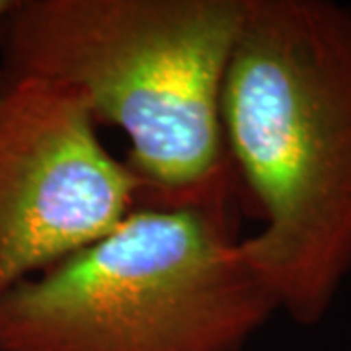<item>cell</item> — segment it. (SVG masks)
<instances>
[{
    "label": "cell",
    "mask_w": 351,
    "mask_h": 351,
    "mask_svg": "<svg viewBox=\"0 0 351 351\" xmlns=\"http://www.w3.org/2000/svg\"><path fill=\"white\" fill-rule=\"evenodd\" d=\"M221 123L263 223L240 254L316 326L351 277V2L244 0Z\"/></svg>",
    "instance_id": "obj_1"
},
{
    "label": "cell",
    "mask_w": 351,
    "mask_h": 351,
    "mask_svg": "<svg viewBox=\"0 0 351 351\" xmlns=\"http://www.w3.org/2000/svg\"><path fill=\"white\" fill-rule=\"evenodd\" d=\"M10 4H12V0H0V18H2V16H4L6 12H8Z\"/></svg>",
    "instance_id": "obj_5"
},
{
    "label": "cell",
    "mask_w": 351,
    "mask_h": 351,
    "mask_svg": "<svg viewBox=\"0 0 351 351\" xmlns=\"http://www.w3.org/2000/svg\"><path fill=\"white\" fill-rule=\"evenodd\" d=\"M230 205L137 207L0 299V351H244L279 308Z\"/></svg>",
    "instance_id": "obj_3"
},
{
    "label": "cell",
    "mask_w": 351,
    "mask_h": 351,
    "mask_svg": "<svg viewBox=\"0 0 351 351\" xmlns=\"http://www.w3.org/2000/svg\"><path fill=\"white\" fill-rule=\"evenodd\" d=\"M244 0H12L0 18V86L45 80L119 127L138 207L232 199L221 123Z\"/></svg>",
    "instance_id": "obj_2"
},
{
    "label": "cell",
    "mask_w": 351,
    "mask_h": 351,
    "mask_svg": "<svg viewBox=\"0 0 351 351\" xmlns=\"http://www.w3.org/2000/svg\"><path fill=\"white\" fill-rule=\"evenodd\" d=\"M96 125L71 88L0 86V299L138 207V178L108 152Z\"/></svg>",
    "instance_id": "obj_4"
}]
</instances>
